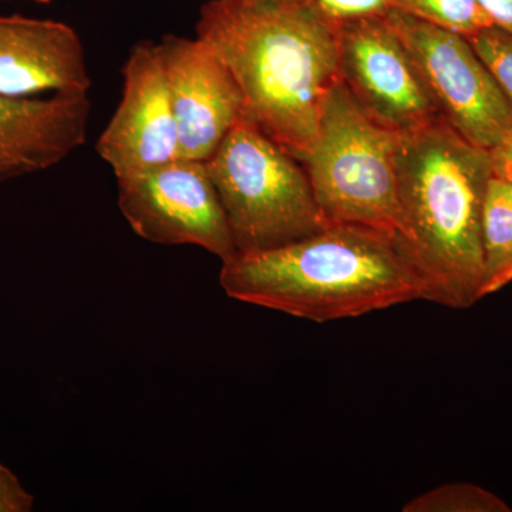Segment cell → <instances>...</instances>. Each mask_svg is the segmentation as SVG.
I'll use <instances>...</instances> for the list:
<instances>
[{
    "instance_id": "cell-1",
    "label": "cell",
    "mask_w": 512,
    "mask_h": 512,
    "mask_svg": "<svg viewBox=\"0 0 512 512\" xmlns=\"http://www.w3.org/2000/svg\"><path fill=\"white\" fill-rule=\"evenodd\" d=\"M195 32L238 83L242 116L301 160L339 80L336 30L308 2L210 0Z\"/></svg>"
},
{
    "instance_id": "cell-2",
    "label": "cell",
    "mask_w": 512,
    "mask_h": 512,
    "mask_svg": "<svg viewBox=\"0 0 512 512\" xmlns=\"http://www.w3.org/2000/svg\"><path fill=\"white\" fill-rule=\"evenodd\" d=\"M490 153L444 119L397 134L403 234L396 237L424 286V301L467 309L481 301L483 215Z\"/></svg>"
},
{
    "instance_id": "cell-3",
    "label": "cell",
    "mask_w": 512,
    "mask_h": 512,
    "mask_svg": "<svg viewBox=\"0 0 512 512\" xmlns=\"http://www.w3.org/2000/svg\"><path fill=\"white\" fill-rule=\"evenodd\" d=\"M220 284L235 301L316 323L424 301L423 282L396 237L352 224L235 254L222 262Z\"/></svg>"
},
{
    "instance_id": "cell-4",
    "label": "cell",
    "mask_w": 512,
    "mask_h": 512,
    "mask_svg": "<svg viewBox=\"0 0 512 512\" xmlns=\"http://www.w3.org/2000/svg\"><path fill=\"white\" fill-rule=\"evenodd\" d=\"M205 164L227 215L237 254L284 247L330 224L301 161L245 116Z\"/></svg>"
},
{
    "instance_id": "cell-5",
    "label": "cell",
    "mask_w": 512,
    "mask_h": 512,
    "mask_svg": "<svg viewBox=\"0 0 512 512\" xmlns=\"http://www.w3.org/2000/svg\"><path fill=\"white\" fill-rule=\"evenodd\" d=\"M396 141L397 133L370 119L342 80L333 84L320 109L316 136L299 160L330 224L403 234Z\"/></svg>"
},
{
    "instance_id": "cell-6",
    "label": "cell",
    "mask_w": 512,
    "mask_h": 512,
    "mask_svg": "<svg viewBox=\"0 0 512 512\" xmlns=\"http://www.w3.org/2000/svg\"><path fill=\"white\" fill-rule=\"evenodd\" d=\"M387 20L413 57L441 117L461 137L490 151L512 130V103L466 36L400 10Z\"/></svg>"
},
{
    "instance_id": "cell-7",
    "label": "cell",
    "mask_w": 512,
    "mask_h": 512,
    "mask_svg": "<svg viewBox=\"0 0 512 512\" xmlns=\"http://www.w3.org/2000/svg\"><path fill=\"white\" fill-rule=\"evenodd\" d=\"M117 183L121 214L138 237L160 245H197L222 262L237 254L204 161L178 158Z\"/></svg>"
},
{
    "instance_id": "cell-8",
    "label": "cell",
    "mask_w": 512,
    "mask_h": 512,
    "mask_svg": "<svg viewBox=\"0 0 512 512\" xmlns=\"http://www.w3.org/2000/svg\"><path fill=\"white\" fill-rule=\"evenodd\" d=\"M336 45L339 79L377 124L400 134L443 119L387 15L339 26Z\"/></svg>"
},
{
    "instance_id": "cell-9",
    "label": "cell",
    "mask_w": 512,
    "mask_h": 512,
    "mask_svg": "<svg viewBox=\"0 0 512 512\" xmlns=\"http://www.w3.org/2000/svg\"><path fill=\"white\" fill-rule=\"evenodd\" d=\"M96 150L116 178L180 158L163 62L158 45L151 40L131 49L123 66V96Z\"/></svg>"
},
{
    "instance_id": "cell-10",
    "label": "cell",
    "mask_w": 512,
    "mask_h": 512,
    "mask_svg": "<svg viewBox=\"0 0 512 512\" xmlns=\"http://www.w3.org/2000/svg\"><path fill=\"white\" fill-rule=\"evenodd\" d=\"M175 121L180 158L208 161L244 113V97L220 57L198 37L157 43Z\"/></svg>"
},
{
    "instance_id": "cell-11",
    "label": "cell",
    "mask_w": 512,
    "mask_h": 512,
    "mask_svg": "<svg viewBox=\"0 0 512 512\" xmlns=\"http://www.w3.org/2000/svg\"><path fill=\"white\" fill-rule=\"evenodd\" d=\"M80 36L55 20L0 16V96L30 99L43 93L89 92Z\"/></svg>"
},
{
    "instance_id": "cell-12",
    "label": "cell",
    "mask_w": 512,
    "mask_h": 512,
    "mask_svg": "<svg viewBox=\"0 0 512 512\" xmlns=\"http://www.w3.org/2000/svg\"><path fill=\"white\" fill-rule=\"evenodd\" d=\"M89 92H59L39 99L0 96V181L49 170L87 137Z\"/></svg>"
},
{
    "instance_id": "cell-13",
    "label": "cell",
    "mask_w": 512,
    "mask_h": 512,
    "mask_svg": "<svg viewBox=\"0 0 512 512\" xmlns=\"http://www.w3.org/2000/svg\"><path fill=\"white\" fill-rule=\"evenodd\" d=\"M483 247L481 299L512 282V184L494 175L485 197Z\"/></svg>"
},
{
    "instance_id": "cell-14",
    "label": "cell",
    "mask_w": 512,
    "mask_h": 512,
    "mask_svg": "<svg viewBox=\"0 0 512 512\" xmlns=\"http://www.w3.org/2000/svg\"><path fill=\"white\" fill-rule=\"evenodd\" d=\"M393 9L467 39L494 25L478 0H393Z\"/></svg>"
},
{
    "instance_id": "cell-15",
    "label": "cell",
    "mask_w": 512,
    "mask_h": 512,
    "mask_svg": "<svg viewBox=\"0 0 512 512\" xmlns=\"http://www.w3.org/2000/svg\"><path fill=\"white\" fill-rule=\"evenodd\" d=\"M406 512H504L511 511L497 495L473 484H446L419 495L404 505Z\"/></svg>"
},
{
    "instance_id": "cell-16",
    "label": "cell",
    "mask_w": 512,
    "mask_h": 512,
    "mask_svg": "<svg viewBox=\"0 0 512 512\" xmlns=\"http://www.w3.org/2000/svg\"><path fill=\"white\" fill-rule=\"evenodd\" d=\"M468 40L512 103V33L493 25Z\"/></svg>"
},
{
    "instance_id": "cell-17",
    "label": "cell",
    "mask_w": 512,
    "mask_h": 512,
    "mask_svg": "<svg viewBox=\"0 0 512 512\" xmlns=\"http://www.w3.org/2000/svg\"><path fill=\"white\" fill-rule=\"evenodd\" d=\"M333 29L353 20L382 18L393 10V0H308Z\"/></svg>"
},
{
    "instance_id": "cell-18",
    "label": "cell",
    "mask_w": 512,
    "mask_h": 512,
    "mask_svg": "<svg viewBox=\"0 0 512 512\" xmlns=\"http://www.w3.org/2000/svg\"><path fill=\"white\" fill-rule=\"evenodd\" d=\"M32 494L22 487L18 477L0 464V512H28L32 511Z\"/></svg>"
},
{
    "instance_id": "cell-19",
    "label": "cell",
    "mask_w": 512,
    "mask_h": 512,
    "mask_svg": "<svg viewBox=\"0 0 512 512\" xmlns=\"http://www.w3.org/2000/svg\"><path fill=\"white\" fill-rule=\"evenodd\" d=\"M488 153L494 177L512 184V130Z\"/></svg>"
},
{
    "instance_id": "cell-20",
    "label": "cell",
    "mask_w": 512,
    "mask_h": 512,
    "mask_svg": "<svg viewBox=\"0 0 512 512\" xmlns=\"http://www.w3.org/2000/svg\"><path fill=\"white\" fill-rule=\"evenodd\" d=\"M495 26L512 33V0H478Z\"/></svg>"
},
{
    "instance_id": "cell-21",
    "label": "cell",
    "mask_w": 512,
    "mask_h": 512,
    "mask_svg": "<svg viewBox=\"0 0 512 512\" xmlns=\"http://www.w3.org/2000/svg\"><path fill=\"white\" fill-rule=\"evenodd\" d=\"M37 3H43V5H49L52 0H35Z\"/></svg>"
},
{
    "instance_id": "cell-22",
    "label": "cell",
    "mask_w": 512,
    "mask_h": 512,
    "mask_svg": "<svg viewBox=\"0 0 512 512\" xmlns=\"http://www.w3.org/2000/svg\"><path fill=\"white\" fill-rule=\"evenodd\" d=\"M299 2H308V0H299Z\"/></svg>"
}]
</instances>
